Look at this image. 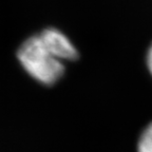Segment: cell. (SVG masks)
<instances>
[{
	"label": "cell",
	"mask_w": 152,
	"mask_h": 152,
	"mask_svg": "<svg viewBox=\"0 0 152 152\" xmlns=\"http://www.w3.org/2000/svg\"><path fill=\"white\" fill-rule=\"evenodd\" d=\"M17 57L28 75L42 85H54L64 73V62L48 50L38 35L32 36L22 43Z\"/></svg>",
	"instance_id": "6da1fadb"
},
{
	"label": "cell",
	"mask_w": 152,
	"mask_h": 152,
	"mask_svg": "<svg viewBox=\"0 0 152 152\" xmlns=\"http://www.w3.org/2000/svg\"><path fill=\"white\" fill-rule=\"evenodd\" d=\"M38 36L45 47L60 61L75 60L78 56L75 47L59 30L53 28H45Z\"/></svg>",
	"instance_id": "7a4b0ae2"
},
{
	"label": "cell",
	"mask_w": 152,
	"mask_h": 152,
	"mask_svg": "<svg viewBox=\"0 0 152 152\" xmlns=\"http://www.w3.org/2000/svg\"><path fill=\"white\" fill-rule=\"evenodd\" d=\"M138 152H152V123L144 130L138 140Z\"/></svg>",
	"instance_id": "3957f363"
},
{
	"label": "cell",
	"mask_w": 152,
	"mask_h": 152,
	"mask_svg": "<svg viewBox=\"0 0 152 152\" xmlns=\"http://www.w3.org/2000/svg\"><path fill=\"white\" fill-rule=\"evenodd\" d=\"M147 66H148V69H149L150 73L152 74V45L150 47L149 51H148V54H147Z\"/></svg>",
	"instance_id": "277c9868"
}]
</instances>
